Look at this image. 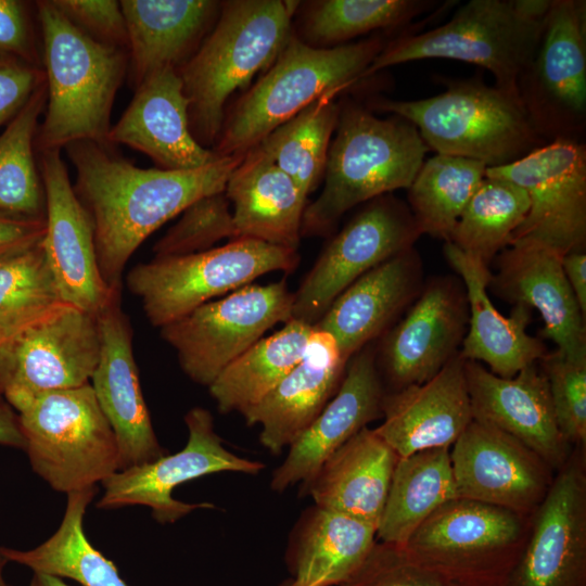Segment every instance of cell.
<instances>
[{"mask_svg":"<svg viewBox=\"0 0 586 586\" xmlns=\"http://www.w3.org/2000/svg\"><path fill=\"white\" fill-rule=\"evenodd\" d=\"M448 586H477V585H467V584H459V583L448 582Z\"/></svg>","mask_w":586,"mask_h":586,"instance_id":"11a10c76","label":"cell"},{"mask_svg":"<svg viewBox=\"0 0 586 586\" xmlns=\"http://www.w3.org/2000/svg\"><path fill=\"white\" fill-rule=\"evenodd\" d=\"M97 322L100 355L90 384L116 437L119 470L158 459L168 453L157 441L142 394L120 293L97 314Z\"/></svg>","mask_w":586,"mask_h":586,"instance_id":"44dd1931","label":"cell"},{"mask_svg":"<svg viewBox=\"0 0 586 586\" xmlns=\"http://www.w3.org/2000/svg\"><path fill=\"white\" fill-rule=\"evenodd\" d=\"M28 586H71L66 584L63 578L44 574V573H34Z\"/></svg>","mask_w":586,"mask_h":586,"instance_id":"f5cc1de1","label":"cell"},{"mask_svg":"<svg viewBox=\"0 0 586 586\" xmlns=\"http://www.w3.org/2000/svg\"><path fill=\"white\" fill-rule=\"evenodd\" d=\"M449 449H425L398 459L377 528L382 543L404 547L437 508L455 498Z\"/></svg>","mask_w":586,"mask_h":586,"instance_id":"836d02e7","label":"cell"},{"mask_svg":"<svg viewBox=\"0 0 586 586\" xmlns=\"http://www.w3.org/2000/svg\"><path fill=\"white\" fill-rule=\"evenodd\" d=\"M486 176L525 190L530 209L510 243L535 242L561 255L585 250L586 145L556 139L513 163L487 167Z\"/></svg>","mask_w":586,"mask_h":586,"instance_id":"4fadbf2b","label":"cell"},{"mask_svg":"<svg viewBox=\"0 0 586 586\" xmlns=\"http://www.w3.org/2000/svg\"><path fill=\"white\" fill-rule=\"evenodd\" d=\"M99 355L97 316L64 303L0 344V395L14 409L36 395L90 383Z\"/></svg>","mask_w":586,"mask_h":586,"instance_id":"5bb4252c","label":"cell"},{"mask_svg":"<svg viewBox=\"0 0 586 586\" xmlns=\"http://www.w3.org/2000/svg\"><path fill=\"white\" fill-rule=\"evenodd\" d=\"M225 193L233 204L234 240L296 251L307 196L257 146L231 173Z\"/></svg>","mask_w":586,"mask_h":586,"instance_id":"f546056e","label":"cell"},{"mask_svg":"<svg viewBox=\"0 0 586 586\" xmlns=\"http://www.w3.org/2000/svg\"><path fill=\"white\" fill-rule=\"evenodd\" d=\"M188 428L186 446L173 454L118 470L102 482L104 492L99 509L145 506L160 523H174L195 509L214 508L209 502L187 504L173 497L174 489L194 479L217 472L257 474L259 461L230 453L215 431L211 412L194 407L184 416Z\"/></svg>","mask_w":586,"mask_h":586,"instance_id":"2e32d148","label":"cell"},{"mask_svg":"<svg viewBox=\"0 0 586 586\" xmlns=\"http://www.w3.org/2000/svg\"><path fill=\"white\" fill-rule=\"evenodd\" d=\"M43 82L41 67L0 59V126L10 122Z\"/></svg>","mask_w":586,"mask_h":586,"instance_id":"c3c4849f","label":"cell"},{"mask_svg":"<svg viewBox=\"0 0 586 586\" xmlns=\"http://www.w3.org/2000/svg\"><path fill=\"white\" fill-rule=\"evenodd\" d=\"M62 304L41 241L0 258V344Z\"/></svg>","mask_w":586,"mask_h":586,"instance_id":"60d3db41","label":"cell"},{"mask_svg":"<svg viewBox=\"0 0 586 586\" xmlns=\"http://www.w3.org/2000/svg\"><path fill=\"white\" fill-rule=\"evenodd\" d=\"M548 380L558 428L570 444L586 443V361H573L557 351L540 360Z\"/></svg>","mask_w":586,"mask_h":586,"instance_id":"ee69618b","label":"cell"},{"mask_svg":"<svg viewBox=\"0 0 586 586\" xmlns=\"http://www.w3.org/2000/svg\"><path fill=\"white\" fill-rule=\"evenodd\" d=\"M340 586H448V582L411 560L403 547L381 542Z\"/></svg>","mask_w":586,"mask_h":586,"instance_id":"f6af8a7d","label":"cell"},{"mask_svg":"<svg viewBox=\"0 0 586 586\" xmlns=\"http://www.w3.org/2000/svg\"><path fill=\"white\" fill-rule=\"evenodd\" d=\"M473 419L520 441L550 468L563 467L569 444L551 403L548 380L534 362L511 378H501L482 364L464 360Z\"/></svg>","mask_w":586,"mask_h":586,"instance_id":"cb8c5ba5","label":"cell"},{"mask_svg":"<svg viewBox=\"0 0 586 586\" xmlns=\"http://www.w3.org/2000/svg\"><path fill=\"white\" fill-rule=\"evenodd\" d=\"M445 257L461 278L469 309L468 328L459 354L464 360L484 362L501 378H511L539 361L547 353L542 340L527 333L531 308L515 304L502 316L487 293L492 279L488 266L445 242Z\"/></svg>","mask_w":586,"mask_h":586,"instance_id":"83f0119b","label":"cell"},{"mask_svg":"<svg viewBox=\"0 0 586 586\" xmlns=\"http://www.w3.org/2000/svg\"><path fill=\"white\" fill-rule=\"evenodd\" d=\"M383 422L375 433L399 458L432 448H450L473 419L458 353L432 379L385 394Z\"/></svg>","mask_w":586,"mask_h":586,"instance_id":"484cf974","label":"cell"},{"mask_svg":"<svg viewBox=\"0 0 586 586\" xmlns=\"http://www.w3.org/2000/svg\"><path fill=\"white\" fill-rule=\"evenodd\" d=\"M135 89L129 105L110 129L109 145H128L167 170L196 169L220 157L191 132L189 101L177 69L156 71Z\"/></svg>","mask_w":586,"mask_h":586,"instance_id":"d4e9b609","label":"cell"},{"mask_svg":"<svg viewBox=\"0 0 586 586\" xmlns=\"http://www.w3.org/2000/svg\"><path fill=\"white\" fill-rule=\"evenodd\" d=\"M298 259L295 250L235 239L200 253L154 257L133 267L126 283L140 300L149 322L162 328L268 272H290Z\"/></svg>","mask_w":586,"mask_h":586,"instance_id":"9c48e42d","label":"cell"},{"mask_svg":"<svg viewBox=\"0 0 586 586\" xmlns=\"http://www.w3.org/2000/svg\"><path fill=\"white\" fill-rule=\"evenodd\" d=\"M384 395L377 351L370 343L348 359L334 396L289 446L286 458L272 474L271 488L283 492L310 481L333 453L382 416Z\"/></svg>","mask_w":586,"mask_h":586,"instance_id":"7402d4cb","label":"cell"},{"mask_svg":"<svg viewBox=\"0 0 586 586\" xmlns=\"http://www.w3.org/2000/svg\"><path fill=\"white\" fill-rule=\"evenodd\" d=\"M466 291L454 278L422 288L405 317L386 331L379 358L394 391L432 379L460 351L468 328Z\"/></svg>","mask_w":586,"mask_h":586,"instance_id":"d6986e66","label":"cell"},{"mask_svg":"<svg viewBox=\"0 0 586 586\" xmlns=\"http://www.w3.org/2000/svg\"><path fill=\"white\" fill-rule=\"evenodd\" d=\"M446 90L425 99H371L367 107L415 125L430 150L497 167L547 143L518 94L477 78L448 80Z\"/></svg>","mask_w":586,"mask_h":586,"instance_id":"8992f818","label":"cell"},{"mask_svg":"<svg viewBox=\"0 0 586 586\" xmlns=\"http://www.w3.org/2000/svg\"><path fill=\"white\" fill-rule=\"evenodd\" d=\"M559 252L530 241L510 243L498 254V271L489 284L515 304L539 311L542 334L557 352L573 361H586L585 316L566 280Z\"/></svg>","mask_w":586,"mask_h":586,"instance_id":"603a6c76","label":"cell"},{"mask_svg":"<svg viewBox=\"0 0 586 586\" xmlns=\"http://www.w3.org/2000/svg\"><path fill=\"white\" fill-rule=\"evenodd\" d=\"M39 154L47 227L41 243L48 264L62 301L97 316L120 290L110 288L101 276L93 226L74 191L61 150Z\"/></svg>","mask_w":586,"mask_h":586,"instance_id":"ac0fdd59","label":"cell"},{"mask_svg":"<svg viewBox=\"0 0 586 586\" xmlns=\"http://www.w3.org/2000/svg\"><path fill=\"white\" fill-rule=\"evenodd\" d=\"M562 267L572 292L586 316V254L585 250L570 252L562 257Z\"/></svg>","mask_w":586,"mask_h":586,"instance_id":"f907efd6","label":"cell"},{"mask_svg":"<svg viewBox=\"0 0 586 586\" xmlns=\"http://www.w3.org/2000/svg\"><path fill=\"white\" fill-rule=\"evenodd\" d=\"M399 457L364 428L333 453L303 485L316 507L340 512L378 528Z\"/></svg>","mask_w":586,"mask_h":586,"instance_id":"4dcf8cb0","label":"cell"},{"mask_svg":"<svg viewBox=\"0 0 586 586\" xmlns=\"http://www.w3.org/2000/svg\"><path fill=\"white\" fill-rule=\"evenodd\" d=\"M293 301L284 280L249 284L160 328V334L176 351L182 371L208 386L267 330L292 319Z\"/></svg>","mask_w":586,"mask_h":586,"instance_id":"8fae6325","label":"cell"},{"mask_svg":"<svg viewBox=\"0 0 586 586\" xmlns=\"http://www.w3.org/2000/svg\"><path fill=\"white\" fill-rule=\"evenodd\" d=\"M518 93L538 135L581 140L586 126L585 1L551 0Z\"/></svg>","mask_w":586,"mask_h":586,"instance_id":"7c38bea8","label":"cell"},{"mask_svg":"<svg viewBox=\"0 0 586 586\" xmlns=\"http://www.w3.org/2000/svg\"><path fill=\"white\" fill-rule=\"evenodd\" d=\"M410 209L388 195L371 200L328 243L294 293L292 318L315 326L355 280L413 247L420 237Z\"/></svg>","mask_w":586,"mask_h":586,"instance_id":"9a60e30c","label":"cell"},{"mask_svg":"<svg viewBox=\"0 0 586 586\" xmlns=\"http://www.w3.org/2000/svg\"><path fill=\"white\" fill-rule=\"evenodd\" d=\"M377 527L353 517L315 507L295 530L288 552L285 586H340L365 562Z\"/></svg>","mask_w":586,"mask_h":586,"instance_id":"d6a6232c","label":"cell"},{"mask_svg":"<svg viewBox=\"0 0 586 586\" xmlns=\"http://www.w3.org/2000/svg\"><path fill=\"white\" fill-rule=\"evenodd\" d=\"M47 103L43 82L0 135V212L46 217V195L35 158L39 117Z\"/></svg>","mask_w":586,"mask_h":586,"instance_id":"f35d334b","label":"cell"},{"mask_svg":"<svg viewBox=\"0 0 586 586\" xmlns=\"http://www.w3.org/2000/svg\"><path fill=\"white\" fill-rule=\"evenodd\" d=\"M422 269L411 247L370 269L348 285L315 324L335 339L348 360L386 332L422 290Z\"/></svg>","mask_w":586,"mask_h":586,"instance_id":"f1b7e54d","label":"cell"},{"mask_svg":"<svg viewBox=\"0 0 586 586\" xmlns=\"http://www.w3.org/2000/svg\"><path fill=\"white\" fill-rule=\"evenodd\" d=\"M386 43L373 37L316 48L292 35L267 73L225 119L213 151L220 157L245 155L326 92L344 91L359 81Z\"/></svg>","mask_w":586,"mask_h":586,"instance_id":"52a82bcc","label":"cell"},{"mask_svg":"<svg viewBox=\"0 0 586 586\" xmlns=\"http://www.w3.org/2000/svg\"><path fill=\"white\" fill-rule=\"evenodd\" d=\"M320 195L306 206L302 235H322L354 206L408 189L430 149L417 127L392 115L379 118L355 102L340 105Z\"/></svg>","mask_w":586,"mask_h":586,"instance_id":"277c9868","label":"cell"},{"mask_svg":"<svg viewBox=\"0 0 586 586\" xmlns=\"http://www.w3.org/2000/svg\"><path fill=\"white\" fill-rule=\"evenodd\" d=\"M0 445L25 450L26 442L16 411L0 395Z\"/></svg>","mask_w":586,"mask_h":586,"instance_id":"816d5d0a","label":"cell"},{"mask_svg":"<svg viewBox=\"0 0 586 586\" xmlns=\"http://www.w3.org/2000/svg\"><path fill=\"white\" fill-rule=\"evenodd\" d=\"M530 538L504 586H586V477L561 468L536 509Z\"/></svg>","mask_w":586,"mask_h":586,"instance_id":"ffe728a7","label":"cell"},{"mask_svg":"<svg viewBox=\"0 0 586 586\" xmlns=\"http://www.w3.org/2000/svg\"><path fill=\"white\" fill-rule=\"evenodd\" d=\"M551 0H470L431 30L388 41L360 76L425 59H449L486 68L495 86L518 94V80L540 40Z\"/></svg>","mask_w":586,"mask_h":586,"instance_id":"5b68a950","label":"cell"},{"mask_svg":"<svg viewBox=\"0 0 586 586\" xmlns=\"http://www.w3.org/2000/svg\"><path fill=\"white\" fill-rule=\"evenodd\" d=\"M479 161L435 154L421 165L408 188L410 212L420 234L448 242L467 204L484 180Z\"/></svg>","mask_w":586,"mask_h":586,"instance_id":"8d00e7d4","label":"cell"},{"mask_svg":"<svg viewBox=\"0 0 586 586\" xmlns=\"http://www.w3.org/2000/svg\"><path fill=\"white\" fill-rule=\"evenodd\" d=\"M0 59H13L42 68L25 2L0 0Z\"/></svg>","mask_w":586,"mask_h":586,"instance_id":"7dc6e473","label":"cell"},{"mask_svg":"<svg viewBox=\"0 0 586 586\" xmlns=\"http://www.w3.org/2000/svg\"><path fill=\"white\" fill-rule=\"evenodd\" d=\"M110 145L76 141L64 150L76 170L74 191L94 231L99 269L106 284L120 290L131 255L162 225L208 194L224 192L243 156L219 157L191 170L141 168Z\"/></svg>","mask_w":586,"mask_h":586,"instance_id":"6da1fadb","label":"cell"},{"mask_svg":"<svg viewBox=\"0 0 586 586\" xmlns=\"http://www.w3.org/2000/svg\"><path fill=\"white\" fill-rule=\"evenodd\" d=\"M97 487L67 494L60 526L46 542L29 550L0 546L8 562L44 573L69 578L82 586H129L115 564L88 540L84 517Z\"/></svg>","mask_w":586,"mask_h":586,"instance_id":"d590c367","label":"cell"},{"mask_svg":"<svg viewBox=\"0 0 586 586\" xmlns=\"http://www.w3.org/2000/svg\"><path fill=\"white\" fill-rule=\"evenodd\" d=\"M133 86L163 68L179 69L201 44L220 4L209 0H122Z\"/></svg>","mask_w":586,"mask_h":586,"instance_id":"1f68e13d","label":"cell"},{"mask_svg":"<svg viewBox=\"0 0 586 586\" xmlns=\"http://www.w3.org/2000/svg\"><path fill=\"white\" fill-rule=\"evenodd\" d=\"M8 563V560L2 556L0 551V586H12L10 585L4 577V568Z\"/></svg>","mask_w":586,"mask_h":586,"instance_id":"db71d44e","label":"cell"},{"mask_svg":"<svg viewBox=\"0 0 586 586\" xmlns=\"http://www.w3.org/2000/svg\"><path fill=\"white\" fill-rule=\"evenodd\" d=\"M348 360L327 331L314 326L301 361L255 406L242 413L262 426L260 443L278 455L316 419L336 393Z\"/></svg>","mask_w":586,"mask_h":586,"instance_id":"4316f807","label":"cell"},{"mask_svg":"<svg viewBox=\"0 0 586 586\" xmlns=\"http://www.w3.org/2000/svg\"><path fill=\"white\" fill-rule=\"evenodd\" d=\"M46 229V217L31 218L0 212V258L39 243Z\"/></svg>","mask_w":586,"mask_h":586,"instance_id":"681fc988","label":"cell"},{"mask_svg":"<svg viewBox=\"0 0 586 586\" xmlns=\"http://www.w3.org/2000/svg\"><path fill=\"white\" fill-rule=\"evenodd\" d=\"M340 92H326L257 145L306 196L324 175L331 136L340 115V105L334 101Z\"/></svg>","mask_w":586,"mask_h":586,"instance_id":"74e56055","label":"cell"},{"mask_svg":"<svg viewBox=\"0 0 586 586\" xmlns=\"http://www.w3.org/2000/svg\"><path fill=\"white\" fill-rule=\"evenodd\" d=\"M455 498L525 515L538 508L552 482L550 467L499 429L472 419L449 449Z\"/></svg>","mask_w":586,"mask_h":586,"instance_id":"e0dca14e","label":"cell"},{"mask_svg":"<svg viewBox=\"0 0 586 586\" xmlns=\"http://www.w3.org/2000/svg\"><path fill=\"white\" fill-rule=\"evenodd\" d=\"M305 34L315 43L337 44L375 29L394 28L433 7L424 0H322L310 3Z\"/></svg>","mask_w":586,"mask_h":586,"instance_id":"b9f144b4","label":"cell"},{"mask_svg":"<svg viewBox=\"0 0 586 586\" xmlns=\"http://www.w3.org/2000/svg\"><path fill=\"white\" fill-rule=\"evenodd\" d=\"M47 103L38 152L76 141L107 144L113 103L129 67L128 51L77 28L51 0L37 1Z\"/></svg>","mask_w":586,"mask_h":586,"instance_id":"7a4b0ae2","label":"cell"},{"mask_svg":"<svg viewBox=\"0 0 586 586\" xmlns=\"http://www.w3.org/2000/svg\"><path fill=\"white\" fill-rule=\"evenodd\" d=\"M313 330L292 318L230 362L208 385L218 410L243 413L258 404L301 361Z\"/></svg>","mask_w":586,"mask_h":586,"instance_id":"e575fe53","label":"cell"},{"mask_svg":"<svg viewBox=\"0 0 586 586\" xmlns=\"http://www.w3.org/2000/svg\"><path fill=\"white\" fill-rule=\"evenodd\" d=\"M511 510L454 498L437 508L403 547L411 560L447 582L504 586L527 538Z\"/></svg>","mask_w":586,"mask_h":586,"instance_id":"30bf717a","label":"cell"},{"mask_svg":"<svg viewBox=\"0 0 586 586\" xmlns=\"http://www.w3.org/2000/svg\"><path fill=\"white\" fill-rule=\"evenodd\" d=\"M229 205L225 191L194 201L154 244L155 257L200 253L213 249L215 243L225 238L234 240L233 217Z\"/></svg>","mask_w":586,"mask_h":586,"instance_id":"7bdbcfd3","label":"cell"},{"mask_svg":"<svg viewBox=\"0 0 586 586\" xmlns=\"http://www.w3.org/2000/svg\"><path fill=\"white\" fill-rule=\"evenodd\" d=\"M51 1L77 28L92 39L104 44L127 50V28L119 1Z\"/></svg>","mask_w":586,"mask_h":586,"instance_id":"bcb514c9","label":"cell"},{"mask_svg":"<svg viewBox=\"0 0 586 586\" xmlns=\"http://www.w3.org/2000/svg\"><path fill=\"white\" fill-rule=\"evenodd\" d=\"M530 209L524 189L485 176L459 217L448 242L486 266L505 250Z\"/></svg>","mask_w":586,"mask_h":586,"instance_id":"ab89813d","label":"cell"},{"mask_svg":"<svg viewBox=\"0 0 586 586\" xmlns=\"http://www.w3.org/2000/svg\"><path fill=\"white\" fill-rule=\"evenodd\" d=\"M300 1L233 0L220 4L212 31L178 69L189 101V124L196 141H217L225 104L260 71L269 68L292 37Z\"/></svg>","mask_w":586,"mask_h":586,"instance_id":"3957f363","label":"cell"},{"mask_svg":"<svg viewBox=\"0 0 586 586\" xmlns=\"http://www.w3.org/2000/svg\"><path fill=\"white\" fill-rule=\"evenodd\" d=\"M14 410L31 468L54 491L97 487L120 469L116 437L90 383L36 395Z\"/></svg>","mask_w":586,"mask_h":586,"instance_id":"ba28073f","label":"cell"}]
</instances>
